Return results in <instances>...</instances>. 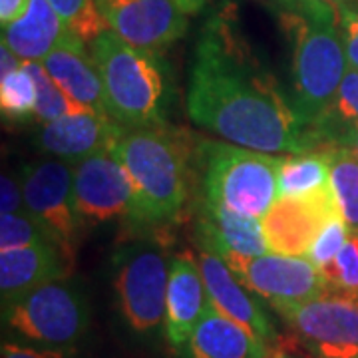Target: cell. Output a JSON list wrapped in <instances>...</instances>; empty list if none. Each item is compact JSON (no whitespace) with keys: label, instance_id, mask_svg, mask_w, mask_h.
<instances>
[{"label":"cell","instance_id":"1","mask_svg":"<svg viewBox=\"0 0 358 358\" xmlns=\"http://www.w3.org/2000/svg\"><path fill=\"white\" fill-rule=\"evenodd\" d=\"M187 112L197 126L255 152L299 155L327 143V128L301 112L221 20H211L197 44Z\"/></svg>","mask_w":358,"mask_h":358},{"label":"cell","instance_id":"2","mask_svg":"<svg viewBox=\"0 0 358 358\" xmlns=\"http://www.w3.org/2000/svg\"><path fill=\"white\" fill-rule=\"evenodd\" d=\"M112 152L131 183L134 205L129 217L143 225L176 221L192 187L185 145L169 136L166 128H124Z\"/></svg>","mask_w":358,"mask_h":358},{"label":"cell","instance_id":"3","mask_svg":"<svg viewBox=\"0 0 358 358\" xmlns=\"http://www.w3.org/2000/svg\"><path fill=\"white\" fill-rule=\"evenodd\" d=\"M88 46L108 115L128 129L166 128L167 90L157 52L138 48L110 28Z\"/></svg>","mask_w":358,"mask_h":358},{"label":"cell","instance_id":"4","mask_svg":"<svg viewBox=\"0 0 358 358\" xmlns=\"http://www.w3.org/2000/svg\"><path fill=\"white\" fill-rule=\"evenodd\" d=\"M197 159L205 203L261 219L279 199V155L225 141H203Z\"/></svg>","mask_w":358,"mask_h":358},{"label":"cell","instance_id":"5","mask_svg":"<svg viewBox=\"0 0 358 358\" xmlns=\"http://www.w3.org/2000/svg\"><path fill=\"white\" fill-rule=\"evenodd\" d=\"M293 40L294 102L301 112L322 128L333 112L343 78L348 72L345 44L336 18H305L281 14Z\"/></svg>","mask_w":358,"mask_h":358},{"label":"cell","instance_id":"6","mask_svg":"<svg viewBox=\"0 0 358 358\" xmlns=\"http://www.w3.org/2000/svg\"><path fill=\"white\" fill-rule=\"evenodd\" d=\"M114 289L117 307L138 334L159 331L166 319V296L171 261L166 245L155 239H134L114 253Z\"/></svg>","mask_w":358,"mask_h":358},{"label":"cell","instance_id":"7","mask_svg":"<svg viewBox=\"0 0 358 358\" xmlns=\"http://www.w3.org/2000/svg\"><path fill=\"white\" fill-rule=\"evenodd\" d=\"M4 327L40 346L72 348L90 327L88 303L76 285L56 279L2 308Z\"/></svg>","mask_w":358,"mask_h":358},{"label":"cell","instance_id":"8","mask_svg":"<svg viewBox=\"0 0 358 358\" xmlns=\"http://www.w3.org/2000/svg\"><path fill=\"white\" fill-rule=\"evenodd\" d=\"M294 343L315 358H358V294L327 291L310 301L275 308Z\"/></svg>","mask_w":358,"mask_h":358},{"label":"cell","instance_id":"9","mask_svg":"<svg viewBox=\"0 0 358 358\" xmlns=\"http://www.w3.org/2000/svg\"><path fill=\"white\" fill-rule=\"evenodd\" d=\"M20 185L26 211L50 231L72 263L84 227L74 203V169L62 159L30 162L20 169Z\"/></svg>","mask_w":358,"mask_h":358},{"label":"cell","instance_id":"10","mask_svg":"<svg viewBox=\"0 0 358 358\" xmlns=\"http://www.w3.org/2000/svg\"><path fill=\"white\" fill-rule=\"evenodd\" d=\"M223 261L247 289L273 308L310 301L331 291L320 268L308 257L265 253L261 257L229 255Z\"/></svg>","mask_w":358,"mask_h":358},{"label":"cell","instance_id":"11","mask_svg":"<svg viewBox=\"0 0 358 358\" xmlns=\"http://www.w3.org/2000/svg\"><path fill=\"white\" fill-rule=\"evenodd\" d=\"M341 215L333 185L305 195L279 197L261 217L268 253L307 257L320 231Z\"/></svg>","mask_w":358,"mask_h":358},{"label":"cell","instance_id":"12","mask_svg":"<svg viewBox=\"0 0 358 358\" xmlns=\"http://www.w3.org/2000/svg\"><path fill=\"white\" fill-rule=\"evenodd\" d=\"M74 203L82 225H96L131 215V183L112 148L76 164Z\"/></svg>","mask_w":358,"mask_h":358},{"label":"cell","instance_id":"13","mask_svg":"<svg viewBox=\"0 0 358 358\" xmlns=\"http://www.w3.org/2000/svg\"><path fill=\"white\" fill-rule=\"evenodd\" d=\"M110 30L129 44L159 52L178 42L189 14L176 0H96Z\"/></svg>","mask_w":358,"mask_h":358},{"label":"cell","instance_id":"14","mask_svg":"<svg viewBox=\"0 0 358 358\" xmlns=\"http://www.w3.org/2000/svg\"><path fill=\"white\" fill-rule=\"evenodd\" d=\"M197 261L203 275L209 301L223 315H227L247 331H251L257 338H261L265 345L271 346L273 343H277V333L273 329V322L263 310L261 303L257 301V294L245 287L243 281L231 271L229 265L217 253L205 247H201Z\"/></svg>","mask_w":358,"mask_h":358},{"label":"cell","instance_id":"15","mask_svg":"<svg viewBox=\"0 0 358 358\" xmlns=\"http://www.w3.org/2000/svg\"><path fill=\"white\" fill-rule=\"evenodd\" d=\"M209 303L199 261L189 251L171 259L166 296L164 334L173 350H183L189 345L193 331Z\"/></svg>","mask_w":358,"mask_h":358},{"label":"cell","instance_id":"16","mask_svg":"<svg viewBox=\"0 0 358 358\" xmlns=\"http://www.w3.org/2000/svg\"><path fill=\"white\" fill-rule=\"evenodd\" d=\"M122 131L124 128L112 117L84 110L62 115L50 124H42L36 141L40 150L72 166L112 148Z\"/></svg>","mask_w":358,"mask_h":358},{"label":"cell","instance_id":"17","mask_svg":"<svg viewBox=\"0 0 358 358\" xmlns=\"http://www.w3.org/2000/svg\"><path fill=\"white\" fill-rule=\"evenodd\" d=\"M70 267L72 263L58 245H30L0 251L2 308L44 282L66 279Z\"/></svg>","mask_w":358,"mask_h":358},{"label":"cell","instance_id":"18","mask_svg":"<svg viewBox=\"0 0 358 358\" xmlns=\"http://www.w3.org/2000/svg\"><path fill=\"white\" fill-rule=\"evenodd\" d=\"M197 235L201 247L217 253L221 259L229 255L261 257L268 253L261 219L243 217L205 201L197 217Z\"/></svg>","mask_w":358,"mask_h":358},{"label":"cell","instance_id":"19","mask_svg":"<svg viewBox=\"0 0 358 358\" xmlns=\"http://www.w3.org/2000/svg\"><path fill=\"white\" fill-rule=\"evenodd\" d=\"M86 46L88 44L72 36L62 46L52 50L42 60V64L52 80L64 90L74 102L96 112L98 115L110 117L103 103L102 80Z\"/></svg>","mask_w":358,"mask_h":358},{"label":"cell","instance_id":"20","mask_svg":"<svg viewBox=\"0 0 358 358\" xmlns=\"http://www.w3.org/2000/svg\"><path fill=\"white\" fill-rule=\"evenodd\" d=\"M187 350L192 358H265L268 345L223 315L209 301L189 338Z\"/></svg>","mask_w":358,"mask_h":358},{"label":"cell","instance_id":"21","mask_svg":"<svg viewBox=\"0 0 358 358\" xmlns=\"http://www.w3.org/2000/svg\"><path fill=\"white\" fill-rule=\"evenodd\" d=\"M72 36L48 0H30L28 10L2 28V42L24 62H42Z\"/></svg>","mask_w":358,"mask_h":358},{"label":"cell","instance_id":"22","mask_svg":"<svg viewBox=\"0 0 358 358\" xmlns=\"http://www.w3.org/2000/svg\"><path fill=\"white\" fill-rule=\"evenodd\" d=\"M331 143H324L307 154L282 157L279 167V197L305 195L331 185Z\"/></svg>","mask_w":358,"mask_h":358},{"label":"cell","instance_id":"23","mask_svg":"<svg viewBox=\"0 0 358 358\" xmlns=\"http://www.w3.org/2000/svg\"><path fill=\"white\" fill-rule=\"evenodd\" d=\"M331 185L343 217L358 235V155L346 145H333Z\"/></svg>","mask_w":358,"mask_h":358},{"label":"cell","instance_id":"24","mask_svg":"<svg viewBox=\"0 0 358 358\" xmlns=\"http://www.w3.org/2000/svg\"><path fill=\"white\" fill-rule=\"evenodd\" d=\"M26 70L32 74L34 82H36V110H34V120L38 124H50L54 120H60L62 115L74 114V112H84L88 108L80 106L74 102L64 90L60 88L50 74L46 72V68L42 62H24ZM92 112V110H90Z\"/></svg>","mask_w":358,"mask_h":358},{"label":"cell","instance_id":"25","mask_svg":"<svg viewBox=\"0 0 358 358\" xmlns=\"http://www.w3.org/2000/svg\"><path fill=\"white\" fill-rule=\"evenodd\" d=\"M36 100V82L24 62L18 70L0 76V110L6 120H28L34 115Z\"/></svg>","mask_w":358,"mask_h":358},{"label":"cell","instance_id":"26","mask_svg":"<svg viewBox=\"0 0 358 358\" xmlns=\"http://www.w3.org/2000/svg\"><path fill=\"white\" fill-rule=\"evenodd\" d=\"M48 2L62 18L66 28L84 44H90L103 30L110 28L96 0H48Z\"/></svg>","mask_w":358,"mask_h":358},{"label":"cell","instance_id":"27","mask_svg":"<svg viewBox=\"0 0 358 358\" xmlns=\"http://www.w3.org/2000/svg\"><path fill=\"white\" fill-rule=\"evenodd\" d=\"M30 245H58V241L30 213L0 215V251L30 247Z\"/></svg>","mask_w":358,"mask_h":358},{"label":"cell","instance_id":"28","mask_svg":"<svg viewBox=\"0 0 358 358\" xmlns=\"http://www.w3.org/2000/svg\"><path fill=\"white\" fill-rule=\"evenodd\" d=\"M320 273L333 291L358 294V235L352 233L333 263L320 268Z\"/></svg>","mask_w":358,"mask_h":358},{"label":"cell","instance_id":"29","mask_svg":"<svg viewBox=\"0 0 358 358\" xmlns=\"http://www.w3.org/2000/svg\"><path fill=\"white\" fill-rule=\"evenodd\" d=\"M352 231L348 227L345 217L333 219L324 229L320 231V235L315 239V243L308 251L310 263H315L319 268H324L334 261V257L341 253V249L345 247L346 241L350 239Z\"/></svg>","mask_w":358,"mask_h":358},{"label":"cell","instance_id":"30","mask_svg":"<svg viewBox=\"0 0 358 358\" xmlns=\"http://www.w3.org/2000/svg\"><path fill=\"white\" fill-rule=\"evenodd\" d=\"M336 24L350 70H358V2L336 8Z\"/></svg>","mask_w":358,"mask_h":358},{"label":"cell","instance_id":"31","mask_svg":"<svg viewBox=\"0 0 358 358\" xmlns=\"http://www.w3.org/2000/svg\"><path fill=\"white\" fill-rule=\"evenodd\" d=\"M333 112H336L345 122H358V70L348 68L336 94Z\"/></svg>","mask_w":358,"mask_h":358},{"label":"cell","instance_id":"32","mask_svg":"<svg viewBox=\"0 0 358 358\" xmlns=\"http://www.w3.org/2000/svg\"><path fill=\"white\" fill-rule=\"evenodd\" d=\"M281 14H296L305 18H336V10L324 0H265Z\"/></svg>","mask_w":358,"mask_h":358},{"label":"cell","instance_id":"33","mask_svg":"<svg viewBox=\"0 0 358 358\" xmlns=\"http://www.w3.org/2000/svg\"><path fill=\"white\" fill-rule=\"evenodd\" d=\"M0 358H78L72 348H54V346L20 345L4 341L0 346Z\"/></svg>","mask_w":358,"mask_h":358},{"label":"cell","instance_id":"34","mask_svg":"<svg viewBox=\"0 0 358 358\" xmlns=\"http://www.w3.org/2000/svg\"><path fill=\"white\" fill-rule=\"evenodd\" d=\"M0 211H2V215L28 213L20 178H14L10 173H2V179H0Z\"/></svg>","mask_w":358,"mask_h":358},{"label":"cell","instance_id":"35","mask_svg":"<svg viewBox=\"0 0 358 358\" xmlns=\"http://www.w3.org/2000/svg\"><path fill=\"white\" fill-rule=\"evenodd\" d=\"M30 0H0V24L2 28L16 22L28 10Z\"/></svg>","mask_w":358,"mask_h":358},{"label":"cell","instance_id":"36","mask_svg":"<svg viewBox=\"0 0 358 358\" xmlns=\"http://www.w3.org/2000/svg\"><path fill=\"white\" fill-rule=\"evenodd\" d=\"M22 62L24 60H20L4 42L0 44V76H6V74H10L14 70H18L22 66Z\"/></svg>","mask_w":358,"mask_h":358},{"label":"cell","instance_id":"37","mask_svg":"<svg viewBox=\"0 0 358 358\" xmlns=\"http://www.w3.org/2000/svg\"><path fill=\"white\" fill-rule=\"evenodd\" d=\"M187 14H195L205 4V0H176Z\"/></svg>","mask_w":358,"mask_h":358},{"label":"cell","instance_id":"38","mask_svg":"<svg viewBox=\"0 0 358 358\" xmlns=\"http://www.w3.org/2000/svg\"><path fill=\"white\" fill-rule=\"evenodd\" d=\"M265 358H296V357H294V355H291L289 350H285L282 346L271 345L268 346V352Z\"/></svg>","mask_w":358,"mask_h":358},{"label":"cell","instance_id":"39","mask_svg":"<svg viewBox=\"0 0 358 358\" xmlns=\"http://www.w3.org/2000/svg\"><path fill=\"white\" fill-rule=\"evenodd\" d=\"M348 141H350V150L358 155V122L352 124V136H348Z\"/></svg>","mask_w":358,"mask_h":358},{"label":"cell","instance_id":"40","mask_svg":"<svg viewBox=\"0 0 358 358\" xmlns=\"http://www.w3.org/2000/svg\"><path fill=\"white\" fill-rule=\"evenodd\" d=\"M324 2H329V4L333 6L334 10H336V8H341V6L352 4V2H358V0H324Z\"/></svg>","mask_w":358,"mask_h":358}]
</instances>
